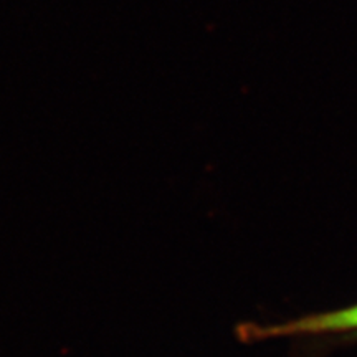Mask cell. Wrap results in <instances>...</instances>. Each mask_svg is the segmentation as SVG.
<instances>
[{
  "label": "cell",
  "mask_w": 357,
  "mask_h": 357,
  "mask_svg": "<svg viewBox=\"0 0 357 357\" xmlns=\"http://www.w3.org/2000/svg\"><path fill=\"white\" fill-rule=\"evenodd\" d=\"M357 331V305L347 310L326 312V314L306 316L294 319L273 328L257 331L263 337L270 336H296V334H324V333H342Z\"/></svg>",
  "instance_id": "6da1fadb"
}]
</instances>
